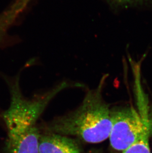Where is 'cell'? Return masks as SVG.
I'll use <instances>...</instances> for the list:
<instances>
[{"instance_id": "6da1fadb", "label": "cell", "mask_w": 152, "mask_h": 153, "mask_svg": "<svg viewBox=\"0 0 152 153\" xmlns=\"http://www.w3.org/2000/svg\"><path fill=\"white\" fill-rule=\"evenodd\" d=\"M13 83L10 105L3 114L7 128V150L8 153H39L40 135L37 120L50 100L68 85L62 83L40 98L29 100L22 94L17 79Z\"/></svg>"}, {"instance_id": "7a4b0ae2", "label": "cell", "mask_w": 152, "mask_h": 153, "mask_svg": "<svg viewBox=\"0 0 152 153\" xmlns=\"http://www.w3.org/2000/svg\"><path fill=\"white\" fill-rule=\"evenodd\" d=\"M106 76L96 89L88 91L75 111L53 121L49 126L50 131L76 136L89 143H100L109 138L112 128L111 110L102 96Z\"/></svg>"}, {"instance_id": "3957f363", "label": "cell", "mask_w": 152, "mask_h": 153, "mask_svg": "<svg viewBox=\"0 0 152 153\" xmlns=\"http://www.w3.org/2000/svg\"><path fill=\"white\" fill-rule=\"evenodd\" d=\"M141 114L132 107L111 111L112 128L109 138L111 146L123 151L139 138L143 131L146 110Z\"/></svg>"}, {"instance_id": "277c9868", "label": "cell", "mask_w": 152, "mask_h": 153, "mask_svg": "<svg viewBox=\"0 0 152 153\" xmlns=\"http://www.w3.org/2000/svg\"><path fill=\"white\" fill-rule=\"evenodd\" d=\"M39 153H82L75 140L66 136L51 134L40 136Z\"/></svg>"}, {"instance_id": "5b68a950", "label": "cell", "mask_w": 152, "mask_h": 153, "mask_svg": "<svg viewBox=\"0 0 152 153\" xmlns=\"http://www.w3.org/2000/svg\"><path fill=\"white\" fill-rule=\"evenodd\" d=\"M145 117L143 131L140 137L122 153H151L149 145L150 124L148 115Z\"/></svg>"}, {"instance_id": "8992f818", "label": "cell", "mask_w": 152, "mask_h": 153, "mask_svg": "<svg viewBox=\"0 0 152 153\" xmlns=\"http://www.w3.org/2000/svg\"><path fill=\"white\" fill-rule=\"evenodd\" d=\"M112 3L118 6H130L142 4L152 1V0H110Z\"/></svg>"}, {"instance_id": "52a82bcc", "label": "cell", "mask_w": 152, "mask_h": 153, "mask_svg": "<svg viewBox=\"0 0 152 153\" xmlns=\"http://www.w3.org/2000/svg\"><path fill=\"white\" fill-rule=\"evenodd\" d=\"M99 153V152H94V153Z\"/></svg>"}]
</instances>
